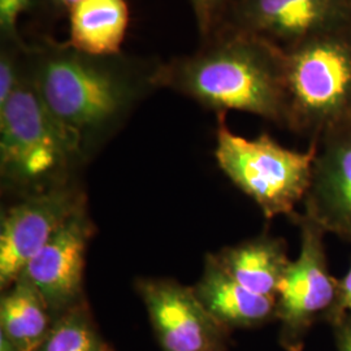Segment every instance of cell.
I'll list each match as a JSON object with an SVG mask.
<instances>
[{"label": "cell", "mask_w": 351, "mask_h": 351, "mask_svg": "<svg viewBox=\"0 0 351 351\" xmlns=\"http://www.w3.org/2000/svg\"><path fill=\"white\" fill-rule=\"evenodd\" d=\"M38 93L85 159L133 108L160 88L162 62L126 55H90L66 42L32 43Z\"/></svg>", "instance_id": "1"}, {"label": "cell", "mask_w": 351, "mask_h": 351, "mask_svg": "<svg viewBox=\"0 0 351 351\" xmlns=\"http://www.w3.org/2000/svg\"><path fill=\"white\" fill-rule=\"evenodd\" d=\"M160 88L224 114L234 110L285 124V53L249 33L221 26L190 55L162 63Z\"/></svg>", "instance_id": "2"}, {"label": "cell", "mask_w": 351, "mask_h": 351, "mask_svg": "<svg viewBox=\"0 0 351 351\" xmlns=\"http://www.w3.org/2000/svg\"><path fill=\"white\" fill-rule=\"evenodd\" d=\"M82 159L38 93L32 50L25 77L0 108L1 180L14 188H49L68 181V171Z\"/></svg>", "instance_id": "3"}, {"label": "cell", "mask_w": 351, "mask_h": 351, "mask_svg": "<svg viewBox=\"0 0 351 351\" xmlns=\"http://www.w3.org/2000/svg\"><path fill=\"white\" fill-rule=\"evenodd\" d=\"M285 53V124L323 133L351 116V29L313 38Z\"/></svg>", "instance_id": "4"}, {"label": "cell", "mask_w": 351, "mask_h": 351, "mask_svg": "<svg viewBox=\"0 0 351 351\" xmlns=\"http://www.w3.org/2000/svg\"><path fill=\"white\" fill-rule=\"evenodd\" d=\"M315 152V146L306 152L289 150L267 134L241 137L228 128L224 114H219L216 162L269 219L291 213L311 186Z\"/></svg>", "instance_id": "5"}, {"label": "cell", "mask_w": 351, "mask_h": 351, "mask_svg": "<svg viewBox=\"0 0 351 351\" xmlns=\"http://www.w3.org/2000/svg\"><path fill=\"white\" fill-rule=\"evenodd\" d=\"M224 25L288 51L351 29V0H233Z\"/></svg>", "instance_id": "6"}, {"label": "cell", "mask_w": 351, "mask_h": 351, "mask_svg": "<svg viewBox=\"0 0 351 351\" xmlns=\"http://www.w3.org/2000/svg\"><path fill=\"white\" fill-rule=\"evenodd\" d=\"M86 203L85 194L64 181L13 204L0 224V288L4 291L59 228Z\"/></svg>", "instance_id": "7"}, {"label": "cell", "mask_w": 351, "mask_h": 351, "mask_svg": "<svg viewBox=\"0 0 351 351\" xmlns=\"http://www.w3.org/2000/svg\"><path fill=\"white\" fill-rule=\"evenodd\" d=\"M94 232L95 226L85 203L59 228L23 271L21 275L38 289L52 314H63L82 301L85 256Z\"/></svg>", "instance_id": "8"}, {"label": "cell", "mask_w": 351, "mask_h": 351, "mask_svg": "<svg viewBox=\"0 0 351 351\" xmlns=\"http://www.w3.org/2000/svg\"><path fill=\"white\" fill-rule=\"evenodd\" d=\"M137 291L163 351H223L221 324L194 289L168 278H141Z\"/></svg>", "instance_id": "9"}, {"label": "cell", "mask_w": 351, "mask_h": 351, "mask_svg": "<svg viewBox=\"0 0 351 351\" xmlns=\"http://www.w3.org/2000/svg\"><path fill=\"white\" fill-rule=\"evenodd\" d=\"M339 285L329 275L322 232L314 219L302 226V246L277 289L276 313L289 329L307 324L335 301Z\"/></svg>", "instance_id": "10"}, {"label": "cell", "mask_w": 351, "mask_h": 351, "mask_svg": "<svg viewBox=\"0 0 351 351\" xmlns=\"http://www.w3.org/2000/svg\"><path fill=\"white\" fill-rule=\"evenodd\" d=\"M320 134L310 186L314 220L351 239V116Z\"/></svg>", "instance_id": "11"}, {"label": "cell", "mask_w": 351, "mask_h": 351, "mask_svg": "<svg viewBox=\"0 0 351 351\" xmlns=\"http://www.w3.org/2000/svg\"><path fill=\"white\" fill-rule=\"evenodd\" d=\"M193 289L207 313L221 326H254L276 311V297L242 287L211 254L206 256L201 278Z\"/></svg>", "instance_id": "12"}, {"label": "cell", "mask_w": 351, "mask_h": 351, "mask_svg": "<svg viewBox=\"0 0 351 351\" xmlns=\"http://www.w3.org/2000/svg\"><path fill=\"white\" fill-rule=\"evenodd\" d=\"M66 43L90 55H119L129 25L125 0H78L68 11Z\"/></svg>", "instance_id": "13"}, {"label": "cell", "mask_w": 351, "mask_h": 351, "mask_svg": "<svg viewBox=\"0 0 351 351\" xmlns=\"http://www.w3.org/2000/svg\"><path fill=\"white\" fill-rule=\"evenodd\" d=\"M51 315L42 294L21 275L1 297V335L17 351H38L53 324Z\"/></svg>", "instance_id": "14"}, {"label": "cell", "mask_w": 351, "mask_h": 351, "mask_svg": "<svg viewBox=\"0 0 351 351\" xmlns=\"http://www.w3.org/2000/svg\"><path fill=\"white\" fill-rule=\"evenodd\" d=\"M226 272L252 293L276 297L290 261L280 241L252 239L216 255Z\"/></svg>", "instance_id": "15"}, {"label": "cell", "mask_w": 351, "mask_h": 351, "mask_svg": "<svg viewBox=\"0 0 351 351\" xmlns=\"http://www.w3.org/2000/svg\"><path fill=\"white\" fill-rule=\"evenodd\" d=\"M91 323L88 306L80 302L59 315L38 351H104Z\"/></svg>", "instance_id": "16"}, {"label": "cell", "mask_w": 351, "mask_h": 351, "mask_svg": "<svg viewBox=\"0 0 351 351\" xmlns=\"http://www.w3.org/2000/svg\"><path fill=\"white\" fill-rule=\"evenodd\" d=\"M32 45L23 38L0 40V108L21 84L30 65Z\"/></svg>", "instance_id": "17"}, {"label": "cell", "mask_w": 351, "mask_h": 351, "mask_svg": "<svg viewBox=\"0 0 351 351\" xmlns=\"http://www.w3.org/2000/svg\"><path fill=\"white\" fill-rule=\"evenodd\" d=\"M233 0H189L201 39L220 29Z\"/></svg>", "instance_id": "18"}, {"label": "cell", "mask_w": 351, "mask_h": 351, "mask_svg": "<svg viewBox=\"0 0 351 351\" xmlns=\"http://www.w3.org/2000/svg\"><path fill=\"white\" fill-rule=\"evenodd\" d=\"M38 0H0V40L23 38L19 33V20L30 11Z\"/></svg>", "instance_id": "19"}, {"label": "cell", "mask_w": 351, "mask_h": 351, "mask_svg": "<svg viewBox=\"0 0 351 351\" xmlns=\"http://www.w3.org/2000/svg\"><path fill=\"white\" fill-rule=\"evenodd\" d=\"M337 295H339L341 306L351 313V268L346 274V276L343 277L342 281L339 282Z\"/></svg>", "instance_id": "20"}, {"label": "cell", "mask_w": 351, "mask_h": 351, "mask_svg": "<svg viewBox=\"0 0 351 351\" xmlns=\"http://www.w3.org/2000/svg\"><path fill=\"white\" fill-rule=\"evenodd\" d=\"M78 0H42L47 11L53 14H62V13L69 11V8L77 3Z\"/></svg>", "instance_id": "21"}, {"label": "cell", "mask_w": 351, "mask_h": 351, "mask_svg": "<svg viewBox=\"0 0 351 351\" xmlns=\"http://www.w3.org/2000/svg\"><path fill=\"white\" fill-rule=\"evenodd\" d=\"M0 351H17L12 343L5 339L3 335H0Z\"/></svg>", "instance_id": "22"}, {"label": "cell", "mask_w": 351, "mask_h": 351, "mask_svg": "<svg viewBox=\"0 0 351 351\" xmlns=\"http://www.w3.org/2000/svg\"><path fill=\"white\" fill-rule=\"evenodd\" d=\"M342 349H343V351H351V329L345 333L343 342H342Z\"/></svg>", "instance_id": "23"}, {"label": "cell", "mask_w": 351, "mask_h": 351, "mask_svg": "<svg viewBox=\"0 0 351 351\" xmlns=\"http://www.w3.org/2000/svg\"><path fill=\"white\" fill-rule=\"evenodd\" d=\"M104 351H112L111 350V349H110V348H108V346H107V348H106V350Z\"/></svg>", "instance_id": "24"}]
</instances>
